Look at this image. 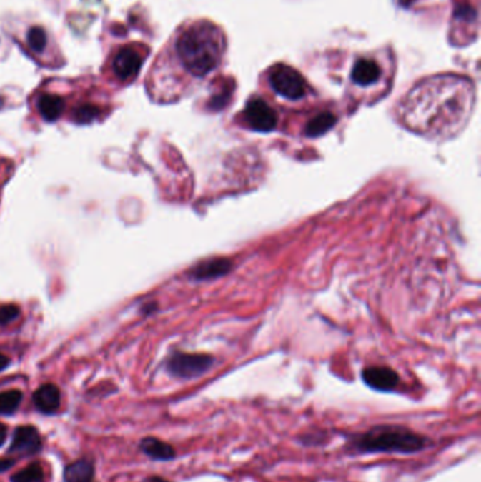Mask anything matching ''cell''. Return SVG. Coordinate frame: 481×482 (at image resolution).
I'll use <instances>...</instances> for the list:
<instances>
[{"instance_id":"6da1fadb","label":"cell","mask_w":481,"mask_h":482,"mask_svg":"<svg viewBox=\"0 0 481 482\" xmlns=\"http://www.w3.org/2000/svg\"><path fill=\"white\" fill-rule=\"evenodd\" d=\"M473 84L456 75L421 81L400 105V120L411 131L429 139L456 136L469 121L475 106Z\"/></svg>"},{"instance_id":"7a4b0ae2","label":"cell","mask_w":481,"mask_h":482,"mask_svg":"<svg viewBox=\"0 0 481 482\" xmlns=\"http://www.w3.org/2000/svg\"><path fill=\"white\" fill-rule=\"evenodd\" d=\"M175 49L188 72L205 76L219 65L224 51V39L214 24L199 21L178 37Z\"/></svg>"},{"instance_id":"3957f363","label":"cell","mask_w":481,"mask_h":482,"mask_svg":"<svg viewBox=\"0 0 481 482\" xmlns=\"http://www.w3.org/2000/svg\"><path fill=\"white\" fill-rule=\"evenodd\" d=\"M429 444L428 437L414 430L395 425H381L352 434L346 451L352 454H414L422 451Z\"/></svg>"},{"instance_id":"277c9868","label":"cell","mask_w":481,"mask_h":482,"mask_svg":"<svg viewBox=\"0 0 481 482\" xmlns=\"http://www.w3.org/2000/svg\"><path fill=\"white\" fill-rule=\"evenodd\" d=\"M212 366L211 356L175 353L167 361V371L178 379H195L207 374Z\"/></svg>"},{"instance_id":"5b68a950","label":"cell","mask_w":481,"mask_h":482,"mask_svg":"<svg viewBox=\"0 0 481 482\" xmlns=\"http://www.w3.org/2000/svg\"><path fill=\"white\" fill-rule=\"evenodd\" d=\"M269 85L278 95L289 101H299L307 94V84L301 74L282 64L269 72Z\"/></svg>"},{"instance_id":"8992f818","label":"cell","mask_w":481,"mask_h":482,"mask_svg":"<svg viewBox=\"0 0 481 482\" xmlns=\"http://www.w3.org/2000/svg\"><path fill=\"white\" fill-rule=\"evenodd\" d=\"M43 448V437L39 428L31 425L17 426L13 431V438L7 450L9 454L36 456Z\"/></svg>"},{"instance_id":"52a82bcc","label":"cell","mask_w":481,"mask_h":482,"mask_svg":"<svg viewBox=\"0 0 481 482\" xmlns=\"http://www.w3.org/2000/svg\"><path fill=\"white\" fill-rule=\"evenodd\" d=\"M244 121L256 131H271L277 126V114L272 107L260 98H253L244 107Z\"/></svg>"},{"instance_id":"ba28073f","label":"cell","mask_w":481,"mask_h":482,"mask_svg":"<svg viewBox=\"0 0 481 482\" xmlns=\"http://www.w3.org/2000/svg\"><path fill=\"white\" fill-rule=\"evenodd\" d=\"M143 65V56L132 47L122 49L113 59V71L122 81L133 79Z\"/></svg>"},{"instance_id":"9c48e42d","label":"cell","mask_w":481,"mask_h":482,"mask_svg":"<svg viewBox=\"0 0 481 482\" xmlns=\"http://www.w3.org/2000/svg\"><path fill=\"white\" fill-rule=\"evenodd\" d=\"M362 378L367 386L380 392H391L400 383L398 374L387 367H369L363 371Z\"/></svg>"},{"instance_id":"30bf717a","label":"cell","mask_w":481,"mask_h":482,"mask_svg":"<svg viewBox=\"0 0 481 482\" xmlns=\"http://www.w3.org/2000/svg\"><path fill=\"white\" fill-rule=\"evenodd\" d=\"M34 408L47 416L55 415L61 406V392L56 385L44 383L33 393Z\"/></svg>"},{"instance_id":"8fae6325","label":"cell","mask_w":481,"mask_h":482,"mask_svg":"<svg viewBox=\"0 0 481 482\" xmlns=\"http://www.w3.org/2000/svg\"><path fill=\"white\" fill-rule=\"evenodd\" d=\"M139 448L142 450V453H144L149 458L154 461H171L177 456L175 448L171 444L162 441L157 437L142 438V441L139 443Z\"/></svg>"},{"instance_id":"7c38bea8","label":"cell","mask_w":481,"mask_h":482,"mask_svg":"<svg viewBox=\"0 0 481 482\" xmlns=\"http://www.w3.org/2000/svg\"><path fill=\"white\" fill-rule=\"evenodd\" d=\"M232 269V263L226 258H212L202 261L197 264L195 267L189 271V275L194 279L199 281H207V279H214L226 275Z\"/></svg>"},{"instance_id":"4fadbf2b","label":"cell","mask_w":481,"mask_h":482,"mask_svg":"<svg viewBox=\"0 0 481 482\" xmlns=\"http://www.w3.org/2000/svg\"><path fill=\"white\" fill-rule=\"evenodd\" d=\"M64 482H94L95 463L91 458H79L64 468Z\"/></svg>"},{"instance_id":"5bb4252c","label":"cell","mask_w":481,"mask_h":482,"mask_svg":"<svg viewBox=\"0 0 481 482\" xmlns=\"http://www.w3.org/2000/svg\"><path fill=\"white\" fill-rule=\"evenodd\" d=\"M380 75H381L380 66L373 59L362 58L354 64L352 69V79L354 84L360 86L373 85L380 79Z\"/></svg>"},{"instance_id":"9a60e30c","label":"cell","mask_w":481,"mask_h":482,"mask_svg":"<svg viewBox=\"0 0 481 482\" xmlns=\"http://www.w3.org/2000/svg\"><path fill=\"white\" fill-rule=\"evenodd\" d=\"M37 109H39V111H40V114L43 116L44 120L55 121L64 113L65 104H64V99L61 96L46 94V95H41L39 98Z\"/></svg>"},{"instance_id":"2e32d148","label":"cell","mask_w":481,"mask_h":482,"mask_svg":"<svg viewBox=\"0 0 481 482\" xmlns=\"http://www.w3.org/2000/svg\"><path fill=\"white\" fill-rule=\"evenodd\" d=\"M336 121H337L336 116L332 114L330 111L319 113L318 116H315L308 121L305 133L308 137H319L322 134L327 133L336 124Z\"/></svg>"},{"instance_id":"e0dca14e","label":"cell","mask_w":481,"mask_h":482,"mask_svg":"<svg viewBox=\"0 0 481 482\" xmlns=\"http://www.w3.org/2000/svg\"><path fill=\"white\" fill-rule=\"evenodd\" d=\"M23 401V393L19 389H9L0 392V415L11 416L17 412Z\"/></svg>"},{"instance_id":"ac0fdd59","label":"cell","mask_w":481,"mask_h":482,"mask_svg":"<svg viewBox=\"0 0 481 482\" xmlns=\"http://www.w3.org/2000/svg\"><path fill=\"white\" fill-rule=\"evenodd\" d=\"M10 482H46V473L40 463H33L13 474Z\"/></svg>"},{"instance_id":"d6986e66","label":"cell","mask_w":481,"mask_h":482,"mask_svg":"<svg viewBox=\"0 0 481 482\" xmlns=\"http://www.w3.org/2000/svg\"><path fill=\"white\" fill-rule=\"evenodd\" d=\"M27 43L33 51L41 53L47 46V34L43 27H31L27 34Z\"/></svg>"},{"instance_id":"ffe728a7","label":"cell","mask_w":481,"mask_h":482,"mask_svg":"<svg viewBox=\"0 0 481 482\" xmlns=\"http://www.w3.org/2000/svg\"><path fill=\"white\" fill-rule=\"evenodd\" d=\"M99 113H101L99 107L94 106V105H82L74 110L72 119L78 124H88L94 121L99 116Z\"/></svg>"},{"instance_id":"44dd1931","label":"cell","mask_w":481,"mask_h":482,"mask_svg":"<svg viewBox=\"0 0 481 482\" xmlns=\"http://www.w3.org/2000/svg\"><path fill=\"white\" fill-rule=\"evenodd\" d=\"M20 315V309L17 305H1L0 306V324H9L11 321H16Z\"/></svg>"},{"instance_id":"7402d4cb","label":"cell","mask_w":481,"mask_h":482,"mask_svg":"<svg viewBox=\"0 0 481 482\" xmlns=\"http://www.w3.org/2000/svg\"><path fill=\"white\" fill-rule=\"evenodd\" d=\"M229 98H230V89H223L222 92H219L216 96L212 98L209 106L212 109H222L229 102Z\"/></svg>"},{"instance_id":"603a6c76","label":"cell","mask_w":481,"mask_h":482,"mask_svg":"<svg viewBox=\"0 0 481 482\" xmlns=\"http://www.w3.org/2000/svg\"><path fill=\"white\" fill-rule=\"evenodd\" d=\"M16 464L14 458H0V474L7 473L10 468H13Z\"/></svg>"},{"instance_id":"cb8c5ba5","label":"cell","mask_w":481,"mask_h":482,"mask_svg":"<svg viewBox=\"0 0 481 482\" xmlns=\"http://www.w3.org/2000/svg\"><path fill=\"white\" fill-rule=\"evenodd\" d=\"M7 434H9V428H7L6 425L0 423V447H1V446L6 443V440H7Z\"/></svg>"},{"instance_id":"d4e9b609","label":"cell","mask_w":481,"mask_h":482,"mask_svg":"<svg viewBox=\"0 0 481 482\" xmlns=\"http://www.w3.org/2000/svg\"><path fill=\"white\" fill-rule=\"evenodd\" d=\"M9 366H10V358L7 356H4L3 353H0V373L4 371Z\"/></svg>"},{"instance_id":"484cf974","label":"cell","mask_w":481,"mask_h":482,"mask_svg":"<svg viewBox=\"0 0 481 482\" xmlns=\"http://www.w3.org/2000/svg\"><path fill=\"white\" fill-rule=\"evenodd\" d=\"M415 1H417V0H398V4H400L401 7L408 9V7H411Z\"/></svg>"},{"instance_id":"4316f807","label":"cell","mask_w":481,"mask_h":482,"mask_svg":"<svg viewBox=\"0 0 481 482\" xmlns=\"http://www.w3.org/2000/svg\"><path fill=\"white\" fill-rule=\"evenodd\" d=\"M146 482H169L167 481L165 478H162V477H157V476H154V477H150L149 480Z\"/></svg>"}]
</instances>
